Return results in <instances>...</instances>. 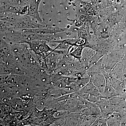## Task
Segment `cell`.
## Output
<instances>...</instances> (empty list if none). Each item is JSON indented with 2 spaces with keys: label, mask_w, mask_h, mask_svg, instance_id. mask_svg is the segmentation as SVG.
<instances>
[{
  "label": "cell",
  "mask_w": 126,
  "mask_h": 126,
  "mask_svg": "<svg viewBox=\"0 0 126 126\" xmlns=\"http://www.w3.org/2000/svg\"><path fill=\"white\" fill-rule=\"evenodd\" d=\"M106 86L99 98L109 99L117 96L116 90L113 87L108 77H106Z\"/></svg>",
  "instance_id": "obj_2"
},
{
  "label": "cell",
  "mask_w": 126,
  "mask_h": 126,
  "mask_svg": "<svg viewBox=\"0 0 126 126\" xmlns=\"http://www.w3.org/2000/svg\"><path fill=\"white\" fill-rule=\"evenodd\" d=\"M121 116L120 113L115 112L107 118V123L108 126H121Z\"/></svg>",
  "instance_id": "obj_4"
},
{
  "label": "cell",
  "mask_w": 126,
  "mask_h": 126,
  "mask_svg": "<svg viewBox=\"0 0 126 126\" xmlns=\"http://www.w3.org/2000/svg\"><path fill=\"white\" fill-rule=\"evenodd\" d=\"M98 117V116H87L83 115L82 120L81 122V124L82 126H92Z\"/></svg>",
  "instance_id": "obj_5"
},
{
  "label": "cell",
  "mask_w": 126,
  "mask_h": 126,
  "mask_svg": "<svg viewBox=\"0 0 126 126\" xmlns=\"http://www.w3.org/2000/svg\"><path fill=\"white\" fill-rule=\"evenodd\" d=\"M80 94L94 95L99 97L101 93L90 81L80 90Z\"/></svg>",
  "instance_id": "obj_3"
},
{
  "label": "cell",
  "mask_w": 126,
  "mask_h": 126,
  "mask_svg": "<svg viewBox=\"0 0 126 126\" xmlns=\"http://www.w3.org/2000/svg\"><path fill=\"white\" fill-rule=\"evenodd\" d=\"M107 119L102 117L98 116L96 119L92 126H108L107 123Z\"/></svg>",
  "instance_id": "obj_6"
},
{
  "label": "cell",
  "mask_w": 126,
  "mask_h": 126,
  "mask_svg": "<svg viewBox=\"0 0 126 126\" xmlns=\"http://www.w3.org/2000/svg\"><path fill=\"white\" fill-rule=\"evenodd\" d=\"M90 81L101 94L102 93L106 84V78L101 73H96L89 75Z\"/></svg>",
  "instance_id": "obj_1"
}]
</instances>
